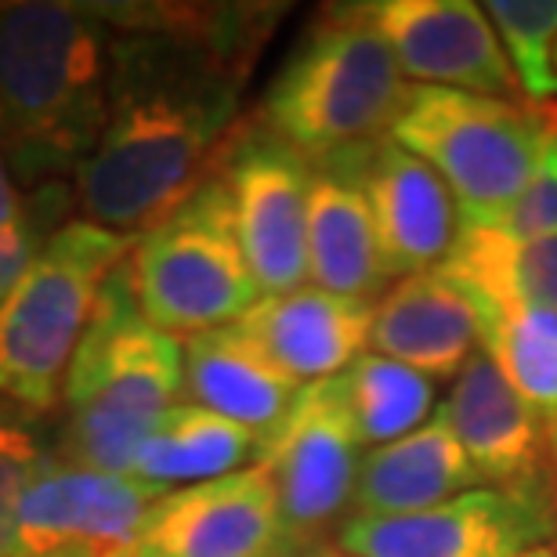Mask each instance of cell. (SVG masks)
<instances>
[{
    "instance_id": "cell-1",
    "label": "cell",
    "mask_w": 557,
    "mask_h": 557,
    "mask_svg": "<svg viewBox=\"0 0 557 557\" xmlns=\"http://www.w3.org/2000/svg\"><path fill=\"white\" fill-rule=\"evenodd\" d=\"M113 26L109 120L73 177L81 221L141 236L225 152L250 65L283 8L98 4Z\"/></svg>"
},
{
    "instance_id": "cell-2",
    "label": "cell",
    "mask_w": 557,
    "mask_h": 557,
    "mask_svg": "<svg viewBox=\"0 0 557 557\" xmlns=\"http://www.w3.org/2000/svg\"><path fill=\"white\" fill-rule=\"evenodd\" d=\"M113 26L98 4H0V156L18 188L76 177L109 120Z\"/></svg>"
},
{
    "instance_id": "cell-3",
    "label": "cell",
    "mask_w": 557,
    "mask_h": 557,
    "mask_svg": "<svg viewBox=\"0 0 557 557\" xmlns=\"http://www.w3.org/2000/svg\"><path fill=\"white\" fill-rule=\"evenodd\" d=\"M185 395V344L156 330L131 294L124 264L106 278L62 381L73 463L131 474L145 438Z\"/></svg>"
},
{
    "instance_id": "cell-4",
    "label": "cell",
    "mask_w": 557,
    "mask_h": 557,
    "mask_svg": "<svg viewBox=\"0 0 557 557\" xmlns=\"http://www.w3.org/2000/svg\"><path fill=\"white\" fill-rule=\"evenodd\" d=\"M409 91L366 4H344L322 11L289 51L258 124L305 160L326 163L392 135Z\"/></svg>"
},
{
    "instance_id": "cell-5",
    "label": "cell",
    "mask_w": 557,
    "mask_h": 557,
    "mask_svg": "<svg viewBox=\"0 0 557 557\" xmlns=\"http://www.w3.org/2000/svg\"><path fill=\"white\" fill-rule=\"evenodd\" d=\"M135 236L65 221L0 297V398L48 413L106 278L127 261Z\"/></svg>"
},
{
    "instance_id": "cell-6",
    "label": "cell",
    "mask_w": 557,
    "mask_h": 557,
    "mask_svg": "<svg viewBox=\"0 0 557 557\" xmlns=\"http://www.w3.org/2000/svg\"><path fill=\"white\" fill-rule=\"evenodd\" d=\"M387 138L442 177L460 225H493L536 171L547 120L518 98L413 84Z\"/></svg>"
},
{
    "instance_id": "cell-7",
    "label": "cell",
    "mask_w": 557,
    "mask_h": 557,
    "mask_svg": "<svg viewBox=\"0 0 557 557\" xmlns=\"http://www.w3.org/2000/svg\"><path fill=\"white\" fill-rule=\"evenodd\" d=\"M124 272L141 315L171 337L232 326L261 300L232 199L214 174L171 218L141 232Z\"/></svg>"
},
{
    "instance_id": "cell-8",
    "label": "cell",
    "mask_w": 557,
    "mask_h": 557,
    "mask_svg": "<svg viewBox=\"0 0 557 557\" xmlns=\"http://www.w3.org/2000/svg\"><path fill=\"white\" fill-rule=\"evenodd\" d=\"M362 449L341 376L300 387L283 423L261 438L253 463L272 478L278 515L297 554L315 550V536L337 525L351 507Z\"/></svg>"
},
{
    "instance_id": "cell-9",
    "label": "cell",
    "mask_w": 557,
    "mask_h": 557,
    "mask_svg": "<svg viewBox=\"0 0 557 557\" xmlns=\"http://www.w3.org/2000/svg\"><path fill=\"white\" fill-rule=\"evenodd\" d=\"M554 536V504L540 485H485L417 515H351L333 547L348 557H521Z\"/></svg>"
},
{
    "instance_id": "cell-10",
    "label": "cell",
    "mask_w": 557,
    "mask_h": 557,
    "mask_svg": "<svg viewBox=\"0 0 557 557\" xmlns=\"http://www.w3.org/2000/svg\"><path fill=\"white\" fill-rule=\"evenodd\" d=\"M315 163L253 124L228 138L214 177L232 199L247 264L264 294L308 286V196Z\"/></svg>"
},
{
    "instance_id": "cell-11",
    "label": "cell",
    "mask_w": 557,
    "mask_h": 557,
    "mask_svg": "<svg viewBox=\"0 0 557 557\" xmlns=\"http://www.w3.org/2000/svg\"><path fill=\"white\" fill-rule=\"evenodd\" d=\"M163 496V488L145 485L135 474L98 471L44 453L18 496L8 557H48L62 550L120 557Z\"/></svg>"
},
{
    "instance_id": "cell-12",
    "label": "cell",
    "mask_w": 557,
    "mask_h": 557,
    "mask_svg": "<svg viewBox=\"0 0 557 557\" xmlns=\"http://www.w3.org/2000/svg\"><path fill=\"white\" fill-rule=\"evenodd\" d=\"M120 557H297L261 463L166 493Z\"/></svg>"
},
{
    "instance_id": "cell-13",
    "label": "cell",
    "mask_w": 557,
    "mask_h": 557,
    "mask_svg": "<svg viewBox=\"0 0 557 557\" xmlns=\"http://www.w3.org/2000/svg\"><path fill=\"white\" fill-rule=\"evenodd\" d=\"M366 15L417 87L525 102L504 44L474 0H373Z\"/></svg>"
},
{
    "instance_id": "cell-14",
    "label": "cell",
    "mask_w": 557,
    "mask_h": 557,
    "mask_svg": "<svg viewBox=\"0 0 557 557\" xmlns=\"http://www.w3.org/2000/svg\"><path fill=\"white\" fill-rule=\"evenodd\" d=\"M348 156L370 203L387 275L409 278L438 269L460 232V214L442 177L392 138Z\"/></svg>"
},
{
    "instance_id": "cell-15",
    "label": "cell",
    "mask_w": 557,
    "mask_h": 557,
    "mask_svg": "<svg viewBox=\"0 0 557 557\" xmlns=\"http://www.w3.org/2000/svg\"><path fill=\"white\" fill-rule=\"evenodd\" d=\"M438 417L456 434L482 482H496V488L540 485L543 460L554 456L547 423L485 351L453 376Z\"/></svg>"
},
{
    "instance_id": "cell-16",
    "label": "cell",
    "mask_w": 557,
    "mask_h": 557,
    "mask_svg": "<svg viewBox=\"0 0 557 557\" xmlns=\"http://www.w3.org/2000/svg\"><path fill=\"white\" fill-rule=\"evenodd\" d=\"M376 300H355L319 286L264 294L239 330L269 351V359L297 384L341 376L370 351Z\"/></svg>"
},
{
    "instance_id": "cell-17",
    "label": "cell",
    "mask_w": 557,
    "mask_h": 557,
    "mask_svg": "<svg viewBox=\"0 0 557 557\" xmlns=\"http://www.w3.org/2000/svg\"><path fill=\"white\" fill-rule=\"evenodd\" d=\"M370 351L431 381L456 376L482 351V322L471 297L442 269L398 278L376 300Z\"/></svg>"
},
{
    "instance_id": "cell-18",
    "label": "cell",
    "mask_w": 557,
    "mask_h": 557,
    "mask_svg": "<svg viewBox=\"0 0 557 557\" xmlns=\"http://www.w3.org/2000/svg\"><path fill=\"white\" fill-rule=\"evenodd\" d=\"M392 283L351 156L315 163L308 196V286L381 300Z\"/></svg>"
},
{
    "instance_id": "cell-19",
    "label": "cell",
    "mask_w": 557,
    "mask_h": 557,
    "mask_svg": "<svg viewBox=\"0 0 557 557\" xmlns=\"http://www.w3.org/2000/svg\"><path fill=\"white\" fill-rule=\"evenodd\" d=\"M300 387L305 384L278 370L269 351L250 333L239 330V322L185 341L188 403L243 423L258 438L283 423L289 406L297 403Z\"/></svg>"
},
{
    "instance_id": "cell-20",
    "label": "cell",
    "mask_w": 557,
    "mask_h": 557,
    "mask_svg": "<svg viewBox=\"0 0 557 557\" xmlns=\"http://www.w3.org/2000/svg\"><path fill=\"white\" fill-rule=\"evenodd\" d=\"M482 488V474L467 460L456 434L434 413L423 428L362 456L355 482V515L398 518Z\"/></svg>"
},
{
    "instance_id": "cell-21",
    "label": "cell",
    "mask_w": 557,
    "mask_h": 557,
    "mask_svg": "<svg viewBox=\"0 0 557 557\" xmlns=\"http://www.w3.org/2000/svg\"><path fill=\"white\" fill-rule=\"evenodd\" d=\"M258 445L261 438L243 423L210 413L196 403H177L145 438L131 474L145 485L174 493L243 471L250 460H258Z\"/></svg>"
},
{
    "instance_id": "cell-22",
    "label": "cell",
    "mask_w": 557,
    "mask_h": 557,
    "mask_svg": "<svg viewBox=\"0 0 557 557\" xmlns=\"http://www.w3.org/2000/svg\"><path fill=\"white\" fill-rule=\"evenodd\" d=\"M438 269L471 297L474 308H547L557 311V236L510 239L496 228L460 225Z\"/></svg>"
},
{
    "instance_id": "cell-23",
    "label": "cell",
    "mask_w": 557,
    "mask_h": 557,
    "mask_svg": "<svg viewBox=\"0 0 557 557\" xmlns=\"http://www.w3.org/2000/svg\"><path fill=\"white\" fill-rule=\"evenodd\" d=\"M474 311L482 322V351L547 423L557 463V311L521 305Z\"/></svg>"
},
{
    "instance_id": "cell-24",
    "label": "cell",
    "mask_w": 557,
    "mask_h": 557,
    "mask_svg": "<svg viewBox=\"0 0 557 557\" xmlns=\"http://www.w3.org/2000/svg\"><path fill=\"white\" fill-rule=\"evenodd\" d=\"M341 387L366 449L413 434L431 420L434 409L431 376L395 359H384L376 351H366L351 370H344Z\"/></svg>"
},
{
    "instance_id": "cell-25",
    "label": "cell",
    "mask_w": 557,
    "mask_h": 557,
    "mask_svg": "<svg viewBox=\"0 0 557 557\" xmlns=\"http://www.w3.org/2000/svg\"><path fill=\"white\" fill-rule=\"evenodd\" d=\"M485 15L504 44L510 70L529 106L557 102V0H488Z\"/></svg>"
},
{
    "instance_id": "cell-26",
    "label": "cell",
    "mask_w": 557,
    "mask_h": 557,
    "mask_svg": "<svg viewBox=\"0 0 557 557\" xmlns=\"http://www.w3.org/2000/svg\"><path fill=\"white\" fill-rule=\"evenodd\" d=\"M474 228H496V232H504V236L521 239V243L557 236V127L550 120H547L543 156L529 177V185L521 188L515 203H510L493 225H474Z\"/></svg>"
},
{
    "instance_id": "cell-27",
    "label": "cell",
    "mask_w": 557,
    "mask_h": 557,
    "mask_svg": "<svg viewBox=\"0 0 557 557\" xmlns=\"http://www.w3.org/2000/svg\"><path fill=\"white\" fill-rule=\"evenodd\" d=\"M65 203H70V188L65 185L40 188V193H33V199H26L8 160L0 156V250L26 247V243L54 236L62 228L59 218Z\"/></svg>"
},
{
    "instance_id": "cell-28",
    "label": "cell",
    "mask_w": 557,
    "mask_h": 557,
    "mask_svg": "<svg viewBox=\"0 0 557 557\" xmlns=\"http://www.w3.org/2000/svg\"><path fill=\"white\" fill-rule=\"evenodd\" d=\"M44 460V449L37 434L18 417L15 409L0 406V557H8L11 521H15V507L26 482Z\"/></svg>"
},
{
    "instance_id": "cell-29",
    "label": "cell",
    "mask_w": 557,
    "mask_h": 557,
    "mask_svg": "<svg viewBox=\"0 0 557 557\" xmlns=\"http://www.w3.org/2000/svg\"><path fill=\"white\" fill-rule=\"evenodd\" d=\"M51 239V236H48ZM48 239H37V243H26V247H11V250H0V297L8 294V286L26 272V264L37 258V250L44 247Z\"/></svg>"
},
{
    "instance_id": "cell-30",
    "label": "cell",
    "mask_w": 557,
    "mask_h": 557,
    "mask_svg": "<svg viewBox=\"0 0 557 557\" xmlns=\"http://www.w3.org/2000/svg\"><path fill=\"white\" fill-rule=\"evenodd\" d=\"M521 557H557V536L547 540V543H540V547H532L529 554H521Z\"/></svg>"
},
{
    "instance_id": "cell-31",
    "label": "cell",
    "mask_w": 557,
    "mask_h": 557,
    "mask_svg": "<svg viewBox=\"0 0 557 557\" xmlns=\"http://www.w3.org/2000/svg\"><path fill=\"white\" fill-rule=\"evenodd\" d=\"M305 557H348V554H341L337 547H315V550H308Z\"/></svg>"
},
{
    "instance_id": "cell-32",
    "label": "cell",
    "mask_w": 557,
    "mask_h": 557,
    "mask_svg": "<svg viewBox=\"0 0 557 557\" xmlns=\"http://www.w3.org/2000/svg\"><path fill=\"white\" fill-rule=\"evenodd\" d=\"M48 557H98L91 550H62V554H48Z\"/></svg>"
},
{
    "instance_id": "cell-33",
    "label": "cell",
    "mask_w": 557,
    "mask_h": 557,
    "mask_svg": "<svg viewBox=\"0 0 557 557\" xmlns=\"http://www.w3.org/2000/svg\"><path fill=\"white\" fill-rule=\"evenodd\" d=\"M540 109H543V116H547L550 124L557 127V102H554V106H540Z\"/></svg>"
},
{
    "instance_id": "cell-34",
    "label": "cell",
    "mask_w": 557,
    "mask_h": 557,
    "mask_svg": "<svg viewBox=\"0 0 557 557\" xmlns=\"http://www.w3.org/2000/svg\"><path fill=\"white\" fill-rule=\"evenodd\" d=\"M554 73H557V48H554Z\"/></svg>"
}]
</instances>
